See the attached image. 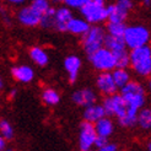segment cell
<instances>
[{
    "mask_svg": "<svg viewBox=\"0 0 151 151\" xmlns=\"http://www.w3.org/2000/svg\"><path fill=\"white\" fill-rule=\"evenodd\" d=\"M120 97L128 107L137 111H140L146 101L145 88L137 81H129L123 88H120Z\"/></svg>",
    "mask_w": 151,
    "mask_h": 151,
    "instance_id": "obj_1",
    "label": "cell"
},
{
    "mask_svg": "<svg viewBox=\"0 0 151 151\" xmlns=\"http://www.w3.org/2000/svg\"><path fill=\"white\" fill-rule=\"evenodd\" d=\"M129 65L141 76H147L151 73V49L149 46L133 49L129 53Z\"/></svg>",
    "mask_w": 151,
    "mask_h": 151,
    "instance_id": "obj_2",
    "label": "cell"
},
{
    "mask_svg": "<svg viewBox=\"0 0 151 151\" xmlns=\"http://www.w3.org/2000/svg\"><path fill=\"white\" fill-rule=\"evenodd\" d=\"M149 40H150L149 29L145 26H141V25L128 26L125 28V32L123 36L125 47H129L132 50L147 46Z\"/></svg>",
    "mask_w": 151,
    "mask_h": 151,
    "instance_id": "obj_3",
    "label": "cell"
},
{
    "mask_svg": "<svg viewBox=\"0 0 151 151\" xmlns=\"http://www.w3.org/2000/svg\"><path fill=\"white\" fill-rule=\"evenodd\" d=\"M80 12L88 25L107 20V11L103 0H86L80 7Z\"/></svg>",
    "mask_w": 151,
    "mask_h": 151,
    "instance_id": "obj_4",
    "label": "cell"
},
{
    "mask_svg": "<svg viewBox=\"0 0 151 151\" xmlns=\"http://www.w3.org/2000/svg\"><path fill=\"white\" fill-rule=\"evenodd\" d=\"M104 36H106L104 29L102 27H99V26L90 27L88 31L84 35L82 46H84V49L87 53L88 57L103 47Z\"/></svg>",
    "mask_w": 151,
    "mask_h": 151,
    "instance_id": "obj_5",
    "label": "cell"
},
{
    "mask_svg": "<svg viewBox=\"0 0 151 151\" xmlns=\"http://www.w3.org/2000/svg\"><path fill=\"white\" fill-rule=\"evenodd\" d=\"M88 59H90V62L92 63L95 69H97L99 71L109 73L116 69L114 55H113L112 52L106 49L104 47H102L101 49L95 52L93 54H91L88 57Z\"/></svg>",
    "mask_w": 151,
    "mask_h": 151,
    "instance_id": "obj_6",
    "label": "cell"
},
{
    "mask_svg": "<svg viewBox=\"0 0 151 151\" xmlns=\"http://www.w3.org/2000/svg\"><path fill=\"white\" fill-rule=\"evenodd\" d=\"M132 7L133 3L129 0H119L116 4L106 6L108 22L109 24H124Z\"/></svg>",
    "mask_w": 151,
    "mask_h": 151,
    "instance_id": "obj_7",
    "label": "cell"
},
{
    "mask_svg": "<svg viewBox=\"0 0 151 151\" xmlns=\"http://www.w3.org/2000/svg\"><path fill=\"white\" fill-rule=\"evenodd\" d=\"M102 108L106 113V116H116L119 119H122L127 112V104L120 97V95H112L106 97L103 101Z\"/></svg>",
    "mask_w": 151,
    "mask_h": 151,
    "instance_id": "obj_8",
    "label": "cell"
},
{
    "mask_svg": "<svg viewBox=\"0 0 151 151\" xmlns=\"http://www.w3.org/2000/svg\"><path fill=\"white\" fill-rule=\"evenodd\" d=\"M97 135L95 133L93 124L82 122L80 125V134H79V147L81 151H90L92 149Z\"/></svg>",
    "mask_w": 151,
    "mask_h": 151,
    "instance_id": "obj_9",
    "label": "cell"
},
{
    "mask_svg": "<svg viewBox=\"0 0 151 151\" xmlns=\"http://www.w3.org/2000/svg\"><path fill=\"white\" fill-rule=\"evenodd\" d=\"M19 21L20 24H22L24 26H28V27H33V26H38L41 24V19L42 15L40 12H37L33 7L29 6H25L19 11Z\"/></svg>",
    "mask_w": 151,
    "mask_h": 151,
    "instance_id": "obj_10",
    "label": "cell"
},
{
    "mask_svg": "<svg viewBox=\"0 0 151 151\" xmlns=\"http://www.w3.org/2000/svg\"><path fill=\"white\" fill-rule=\"evenodd\" d=\"M96 82H97V87H99V90L103 95H107V96L116 95L118 88L114 85V81L112 79L111 73H101L97 76Z\"/></svg>",
    "mask_w": 151,
    "mask_h": 151,
    "instance_id": "obj_11",
    "label": "cell"
},
{
    "mask_svg": "<svg viewBox=\"0 0 151 151\" xmlns=\"http://www.w3.org/2000/svg\"><path fill=\"white\" fill-rule=\"evenodd\" d=\"M64 66L65 70L69 76V82L70 84H75L79 78V71L81 68V60L76 55H69L64 60Z\"/></svg>",
    "mask_w": 151,
    "mask_h": 151,
    "instance_id": "obj_12",
    "label": "cell"
},
{
    "mask_svg": "<svg viewBox=\"0 0 151 151\" xmlns=\"http://www.w3.org/2000/svg\"><path fill=\"white\" fill-rule=\"evenodd\" d=\"M96 95L92 90L90 88H82V90H78L73 93V101L79 104V106H84V107H90V106L95 104L96 102Z\"/></svg>",
    "mask_w": 151,
    "mask_h": 151,
    "instance_id": "obj_13",
    "label": "cell"
},
{
    "mask_svg": "<svg viewBox=\"0 0 151 151\" xmlns=\"http://www.w3.org/2000/svg\"><path fill=\"white\" fill-rule=\"evenodd\" d=\"M71 19H73V14L66 6L59 7L58 10H55V15H54V26H55V28L60 32H65L66 31V25L69 24V21Z\"/></svg>",
    "mask_w": 151,
    "mask_h": 151,
    "instance_id": "obj_14",
    "label": "cell"
},
{
    "mask_svg": "<svg viewBox=\"0 0 151 151\" xmlns=\"http://www.w3.org/2000/svg\"><path fill=\"white\" fill-rule=\"evenodd\" d=\"M93 128H95V133L97 137H102L106 139H108L113 134V130H114L113 122L107 117H104V118L100 119L99 122H96L93 124Z\"/></svg>",
    "mask_w": 151,
    "mask_h": 151,
    "instance_id": "obj_15",
    "label": "cell"
},
{
    "mask_svg": "<svg viewBox=\"0 0 151 151\" xmlns=\"http://www.w3.org/2000/svg\"><path fill=\"white\" fill-rule=\"evenodd\" d=\"M12 76L20 82H29L35 78V71L28 65H19L12 68L11 70Z\"/></svg>",
    "mask_w": 151,
    "mask_h": 151,
    "instance_id": "obj_16",
    "label": "cell"
},
{
    "mask_svg": "<svg viewBox=\"0 0 151 151\" xmlns=\"http://www.w3.org/2000/svg\"><path fill=\"white\" fill-rule=\"evenodd\" d=\"M106 117V113L102 108V106H99V104H92L87 107L84 112V122H87V123H96L99 122L100 119L104 118Z\"/></svg>",
    "mask_w": 151,
    "mask_h": 151,
    "instance_id": "obj_17",
    "label": "cell"
},
{
    "mask_svg": "<svg viewBox=\"0 0 151 151\" xmlns=\"http://www.w3.org/2000/svg\"><path fill=\"white\" fill-rule=\"evenodd\" d=\"M91 27L85 20L82 19H71L69 21V24L66 25V31H69L70 33L73 35H82L84 36L87 31L88 28Z\"/></svg>",
    "mask_w": 151,
    "mask_h": 151,
    "instance_id": "obj_18",
    "label": "cell"
},
{
    "mask_svg": "<svg viewBox=\"0 0 151 151\" xmlns=\"http://www.w3.org/2000/svg\"><path fill=\"white\" fill-rule=\"evenodd\" d=\"M103 46L106 49H108L112 53H118V52L125 50V44H124L123 38H116V37H112L109 35L104 36Z\"/></svg>",
    "mask_w": 151,
    "mask_h": 151,
    "instance_id": "obj_19",
    "label": "cell"
},
{
    "mask_svg": "<svg viewBox=\"0 0 151 151\" xmlns=\"http://www.w3.org/2000/svg\"><path fill=\"white\" fill-rule=\"evenodd\" d=\"M111 75L117 88H123L130 81V75L125 69H114L113 73H111Z\"/></svg>",
    "mask_w": 151,
    "mask_h": 151,
    "instance_id": "obj_20",
    "label": "cell"
},
{
    "mask_svg": "<svg viewBox=\"0 0 151 151\" xmlns=\"http://www.w3.org/2000/svg\"><path fill=\"white\" fill-rule=\"evenodd\" d=\"M29 57L36 64H38L41 66H44L48 63V54L46 50L40 48V47H33L29 50Z\"/></svg>",
    "mask_w": 151,
    "mask_h": 151,
    "instance_id": "obj_21",
    "label": "cell"
},
{
    "mask_svg": "<svg viewBox=\"0 0 151 151\" xmlns=\"http://www.w3.org/2000/svg\"><path fill=\"white\" fill-rule=\"evenodd\" d=\"M137 124H139L145 130H149L151 128V111L149 108H142L139 111Z\"/></svg>",
    "mask_w": 151,
    "mask_h": 151,
    "instance_id": "obj_22",
    "label": "cell"
},
{
    "mask_svg": "<svg viewBox=\"0 0 151 151\" xmlns=\"http://www.w3.org/2000/svg\"><path fill=\"white\" fill-rule=\"evenodd\" d=\"M127 26L124 24H109L107 25V35L116 37V38H123Z\"/></svg>",
    "mask_w": 151,
    "mask_h": 151,
    "instance_id": "obj_23",
    "label": "cell"
},
{
    "mask_svg": "<svg viewBox=\"0 0 151 151\" xmlns=\"http://www.w3.org/2000/svg\"><path fill=\"white\" fill-rule=\"evenodd\" d=\"M113 55L116 59V69H125L129 65V53L127 50L113 53Z\"/></svg>",
    "mask_w": 151,
    "mask_h": 151,
    "instance_id": "obj_24",
    "label": "cell"
},
{
    "mask_svg": "<svg viewBox=\"0 0 151 151\" xmlns=\"http://www.w3.org/2000/svg\"><path fill=\"white\" fill-rule=\"evenodd\" d=\"M42 99H43V101L46 102L47 104L54 106V104H58V103H59L60 96H59V93L55 91V90L47 88V90H44V92H43V95H42Z\"/></svg>",
    "mask_w": 151,
    "mask_h": 151,
    "instance_id": "obj_25",
    "label": "cell"
},
{
    "mask_svg": "<svg viewBox=\"0 0 151 151\" xmlns=\"http://www.w3.org/2000/svg\"><path fill=\"white\" fill-rule=\"evenodd\" d=\"M54 15H55V9H54V7H49L48 11L42 16L40 25L43 26V27H52V26H54Z\"/></svg>",
    "mask_w": 151,
    "mask_h": 151,
    "instance_id": "obj_26",
    "label": "cell"
},
{
    "mask_svg": "<svg viewBox=\"0 0 151 151\" xmlns=\"http://www.w3.org/2000/svg\"><path fill=\"white\" fill-rule=\"evenodd\" d=\"M0 135H1L4 139H12V137H14L12 125L5 119L0 120Z\"/></svg>",
    "mask_w": 151,
    "mask_h": 151,
    "instance_id": "obj_27",
    "label": "cell"
},
{
    "mask_svg": "<svg viewBox=\"0 0 151 151\" xmlns=\"http://www.w3.org/2000/svg\"><path fill=\"white\" fill-rule=\"evenodd\" d=\"M31 6L33 7L37 12H40L42 16L48 11V9L50 7L48 1H46V0H35V1L31 4Z\"/></svg>",
    "mask_w": 151,
    "mask_h": 151,
    "instance_id": "obj_28",
    "label": "cell"
},
{
    "mask_svg": "<svg viewBox=\"0 0 151 151\" xmlns=\"http://www.w3.org/2000/svg\"><path fill=\"white\" fill-rule=\"evenodd\" d=\"M86 0H65V5L68 6V9L69 7H75V9H80V7L85 4Z\"/></svg>",
    "mask_w": 151,
    "mask_h": 151,
    "instance_id": "obj_29",
    "label": "cell"
},
{
    "mask_svg": "<svg viewBox=\"0 0 151 151\" xmlns=\"http://www.w3.org/2000/svg\"><path fill=\"white\" fill-rule=\"evenodd\" d=\"M107 144H108V139L102 138V137H97L96 140H95L93 146H96L97 149H101V147H103L104 145H107Z\"/></svg>",
    "mask_w": 151,
    "mask_h": 151,
    "instance_id": "obj_30",
    "label": "cell"
},
{
    "mask_svg": "<svg viewBox=\"0 0 151 151\" xmlns=\"http://www.w3.org/2000/svg\"><path fill=\"white\" fill-rule=\"evenodd\" d=\"M99 151H118V146L116 144H113V142H108L107 145L99 149Z\"/></svg>",
    "mask_w": 151,
    "mask_h": 151,
    "instance_id": "obj_31",
    "label": "cell"
},
{
    "mask_svg": "<svg viewBox=\"0 0 151 151\" xmlns=\"http://www.w3.org/2000/svg\"><path fill=\"white\" fill-rule=\"evenodd\" d=\"M5 146H6V141H5V139L0 135V151H3V150H5Z\"/></svg>",
    "mask_w": 151,
    "mask_h": 151,
    "instance_id": "obj_32",
    "label": "cell"
},
{
    "mask_svg": "<svg viewBox=\"0 0 151 151\" xmlns=\"http://www.w3.org/2000/svg\"><path fill=\"white\" fill-rule=\"evenodd\" d=\"M15 95H16V90H12V91L10 92V95H9V99H14V97H15Z\"/></svg>",
    "mask_w": 151,
    "mask_h": 151,
    "instance_id": "obj_33",
    "label": "cell"
},
{
    "mask_svg": "<svg viewBox=\"0 0 151 151\" xmlns=\"http://www.w3.org/2000/svg\"><path fill=\"white\" fill-rule=\"evenodd\" d=\"M11 3H14V4H24V1H22V0H12Z\"/></svg>",
    "mask_w": 151,
    "mask_h": 151,
    "instance_id": "obj_34",
    "label": "cell"
},
{
    "mask_svg": "<svg viewBox=\"0 0 151 151\" xmlns=\"http://www.w3.org/2000/svg\"><path fill=\"white\" fill-rule=\"evenodd\" d=\"M4 87V81H3V78L0 76V88H3Z\"/></svg>",
    "mask_w": 151,
    "mask_h": 151,
    "instance_id": "obj_35",
    "label": "cell"
},
{
    "mask_svg": "<svg viewBox=\"0 0 151 151\" xmlns=\"http://www.w3.org/2000/svg\"><path fill=\"white\" fill-rule=\"evenodd\" d=\"M144 4H145V5H146V6H150V1H149V0H147V1H145V3H144Z\"/></svg>",
    "mask_w": 151,
    "mask_h": 151,
    "instance_id": "obj_36",
    "label": "cell"
},
{
    "mask_svg": "<svg viewBox=\"0 0 151 151\" xmlns=\"http://www.w3.org/2000/svg\"><path fill=\"white\" fill-rule=\"evenodd\" d=\"M147 150H149V151L151 150V144H150V142H149V145H147Z\"/></svg>",
    "mask_w": 151,
    "mask_h": 151,
    "instance_id": "obj_37",
    "label": "cell"
},
{
    "mask_svg": "<svg viewBox=\"0 0 151 151\" xmlns=\"http://www.w3.org/2000/svg\"><path fill=\"white\" fill-rule=\"evenodd\" d=\"M3 151H14L12 149H5V150H3Z\"/></svg>",
    "mask_w": 151,
    "mask_h": 151,
    "instance_id": "obj_38",
    "label": "cell"
},
{
    "mask_svg": "<svg viewBox=\"0 0 151 151\" xmlns=\"http://www.w3.org/2000/svg\"><path fill=\"white\" fill-rule=\"evenodd\" d=\"M90 151H92V150H90Z\"/></svg>",
    "mask_w": 151,
    "mask_h": 151,
    "instance_id": "obj_39",
    "label": "cell"
}]
</instances>
